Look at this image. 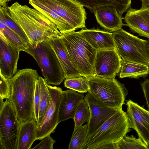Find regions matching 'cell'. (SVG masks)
<instances>
[{
	"instance_id": "28",
	"label": "cell",
	"mask_w": 149,
	"mask_h": 149,
	"mask_svg": "<svg viewBox=\"0 0 149 149\" xmlns=\"http://www.w3.org/2000/svg\"><path fill=\"white\" fill-rule=\"evenodd\" d=\"M87 124L74 130L68 146L69 149H83L88 137Z\"/></svg>"
},
{
	"instance_id": "31",
	"label": "cell",
	"mask_w": 149,
	"mask_h": 149,
	"mask_svg": "<svg viewBox=\"0 0 149 149\" xmlns=\"http://www.w3.org/2000/svg\"><path fill=\"white\" fill-rule=\"evenodd\" d=\"M0 99L2 100L10 98L11 94V85L9 79L6 78L0 73Z\"/></svg>"
},
{
	"instance_id": "2",
	"label": "cell",
	"mask_w": 149,
	"mask_h": 149,
	"mask_svg": "<svg viewBox=\"0 0 149 149\" xmlns=\"http://www.w3.org/2000/svg\"><path fill=\"white\" fill-rule=\"evenodd\" d=\"M37 71L19 70L9 79L11 88L10 98L20 124L33 120L34 100Z\"/></svg>"
},
{
	"instance_id": "30",
	"label": "cell",
	"mask_w": 149,
	"mask_h": 149,
	"mask_svg": "<svg viewBox=\"0 0 149 149\" xmlns=\"http://www.w3.org/2000/svg\"><path fill=\"white\" fill-rule=\"evenodd\" d=\"M90 117L89 108L86 101L84 99L77 107L73 119L74 122V130L88 122Z\"/></svg>"
},
{
	"instance_id": "21",
	"label": "cell",
	"mask_w": 149,
	"mask_h": 149,
	"mask_svg": "<svg viewBox=\"0 0 149 149\" xmlns=\"http://www.w3.org/2000/svg\"><path fill=\"white\" fill-rule=\"evenodd\" d=\"M37 126L33 119L20 124L17 139V149H31L36 140Z\"/></svg>"
},
{
	"instance_id": "27",
	"label": "cell",
	"mask_w": 149,
	"mask_h": 149,
	"mask_svg": "<svg viewBox=\"0 0 149 149\" xmlns=\"http://www.w3.org/2000/svg\"><path fill=\"white\" fill-rule=\"evenodd\" d=\"M117 149H148V146L139 137L133 135H125L115 143Z\"/></svg>"
},
{
	"instance_id": "3",
	"label": "cell",
	"mask_w": 149,
	"mask_h": 149,
	"mask_svg": "<svg viewBox=\"0 0 149 149\" xmlns=\"http://www.w3.org/2000/svg\"><path fill=\"white\" fill-rule=\"evenodd\" d=\"M61 37L73 64L82 75L87 78L96 76L97 50L78 31L63 34Z\"/></svg>"
},
{
	"instance_id": "9",
	"label": "cell",
	"mask_w": 149,
	"mask_h": 149,
	"mask_svg": "<svg viewBox=\"0 0 149 149\" xmlns=\"http://www.w3.org/2000/svg\"><path fill=\"white\" fill-rule=\"evenodd\" d=\"M74 31L86 28L87 13L84 7L74 0H44Z\"/></svg>"
},
{
	"instance_id": "37",
	"label": "cell",
	"mask_w": 149,
	"mask_h": 149,
	"mask_svg": "<svg viewBox=\"0 0 149 149\" xmlns=\"http://www.w3.org/2000/svg\"><path fill=\"white\" fill-rule=\"evenodd\" d=\"M7 0H0V6H3L7 3Z\"/></svg>"
},
{
	"instance_id": "40",
	"label": "cell",
	"mask_w": 149,
	"mask_h": 149,
	"mask_svg": "<svg viewBox=\"0 0 149 149\" xmlns=\"http://www.w3.org/2000/svg\"><path fill=\"white\" fill-rule=\"evenodd\" d=\"M148 149H149V145L148 146Z\"/></svg>"
},
{
	"instance_id": "38",
	"label": "cell",
	"mask_w": 149,
	"mask_h": 149,
	"mask_svg": "<svg viewBox=\"0 0 149 149\" xmlns=\"http://www.w3.org/2000/svg\"><path fill=\"white\" fill-rule=\"evenodd\" d=\"M146 46L147 50L149 56V38L147 40Z\"/></svg>"
},
{
	"instance_id": "35",
	"label": "cell",
	"mask_w": 149,
	"mask_h": 149,
	"mask_svg": "<svg viewBox=\"0 0 149 149\" xmlns=\"http://www.w3.org/2000/svg\"><path fill=\"white\" fill-rule=\"evenodd\" d=\"M117 149L115 143H111L105 144L99 147L97 149Z\"/></svg>"
},
{
	"instance_id": "1",
	"label": "cell",
	"mask_w": 149,
	"mask_h": 149,
	"mask_svg": "<svg viewBox=\"0 0 149 149\" xmlns=\"http://www.w3.org/2000/svg\"><path fill=\"white\" fill-rule=\"evenodd\" d=\"M8 8L12 19L24 31L31 45L47 41L52 37H59L51 32L57 31L56 26L36 9L17 2Z\"/></svg>"
},
{
	"instance_id": "15",
	"label": "cell",
	"mask_w": 149,
	"mask_h": 149,
	"mask_svg": "<svg viewBox=\"0 0 149 149\" xmlns=\"http://www.w3.org/2000/svg\"><path fill=\"white\" fill-rule=\"evenodd\" d=\"M123 19L131 31L149 38V7L142 5L139 9L130 7Z\"/></svg>"
},
{
	"instance_id": "36",
	"label": "cell",
	"mask_w": 149,
	"mask_h": 149,
	"mask_svg": "<svg viewBox=\"0 0 149 149\" xmlns=\"http://www.w3.org/2000/svg\"><path fill=\"white\" fill-rule=\"evenodd\" d=\"M142 5L149 7V0H141Z\"/></svg>"
},
{
	"instance_id": "19",
	"label": "cell",
	"mask_w": 149,
	"mask_h": 149,
	"mask_svg": "<svg viewBox=\"0 0 149 149\" xmlns=\"http://www.w3.org/2000/svg\"><path fill=\"white\" fill-rule=\"evenodd\" d=\"M55 51L64 70L65 79L83 76L73 64L61 37H52L47 40Z\"/></svg>"
},
{
	"instance_id": "26",
	"label": "cell",
	"mask_w": 149,
	"mask_h": 149,
	"mask_svg": "<svg viewBox=\"0 0 149 149\" xmlns=\"http://www.w3.org/2000/svg\"><path fill=\"white\" fill-rule=\"evenodd\" d=\"M0 31L3 33L8 42L20 51H25L28 48L29 45L6 25L1 17H0Z\"/></svg>"
},
{
	"instance_id": "11",
	"label": "cell",
	"mask_w": 149,
	"mask_h": 149,
	"mask_svg": "<svg viewBox=\"0 0 149 149\" xmlns=\"http://www.w3.org/2000/svg\"><path fill=\"white\" fill-rule=\"evenodd\" d=\"M121 59L115 49L97 50L94 65L95 76L115 79L120 70Z\"/></svg>"
},
{
	"instance_id": "29",
	"label": "cell",
	"mask_w": 149,
	"mask_h": 149,
	"mask_svg": "<svg viewBox=\"0 0 149 149\" xmlns=\"http://www.w3.org/2000/svg\"><path fill=\"white\" fill-rule=\"evenodd\" d=\"M64 85L68 88L82 93L87 92L89 88L88 79L84 76L66 78Z\"/></svg>"
},
{
	"instance_id": "34",
	"label": "cell",
	"mask_w": 149,
	"mask_h": 149,
	"mask_svg": "<svg viewBox=\"0 0 149 149\" xmlns=\"http://www.w3.org/2000/svg\"><path fill=\"white\" fill-rule=\"evenodd\" d=\"M141 85L149 111V79H145Z\"/></svg>"
},
{
	"instance_id": "22",
	"label": "cell",
	"mask_w": 149,
	"mask_h": 149,
	"mask_svg": "<svg viewBox=\"0 0 149 149\" xmlns=\"http://www.w3.org/2000/svg\"><path fill=\"white\" fill-rule=\"evenodd\" d=\"M84 7L88 8L92 13L97 8L105 6L115 7L121 15L130 7L132 0H74Z\"/></svg>"
},
{
	"instance_id": "33",
	"label": "cell",
	"mask_w": 149,
	"mask_h": 149,
	"mask_svg": "<svg viewBox=\"0 0 149 149\" xmlns=\"http://www.w3.org/2000/svg\"><path fill=\"white\" fill-rule=\"evenodd\" d=\"M56 141L50 135L42 139L40 142L32 149H53V145Z\"/></svg>"
},
{
	"instance_id": "25",
	"label": "cell",
	"mask_w": 149,
	"mask_h": 149,
	"mask_svg": "<svg viewBox=\"0 0 149 149\" xmlns=\"http://www.w3.org/2000/svg\"><path fill=\"white\" fill-rule=\"evenodd\" d=\"M8 7L7 4L3 6H0V17L9 28L18 35L29 46L31 43L29 38L22 29L13 19Z\"/></svg>"
},
{
	"instance_id": "14",
	"label": "cell",
	"mask_w": 149,
	"mask_h": 149,
	"mask_svg": "<svg viewBox=\"0 0 149 149\" xmlns=\"http://www.w3.org/2000/svg\"><path fill=\"white\" fill-rule=\"evenodd\" d=\"M20 51L6 40L0 37V73L6 78L11 79L17 71Z\"/></svg>"
},
{
	"instance_id": "5",
	"label": "cell",
	"mask_w": 149,
	"mask_h": 149,
	"mask_svg": "<svg viewBox=\"0 0 149 149\" xmlns=\"http://www.w3.org/2000/svg\"><path fill=\"white\" fill-rule=\"evenodd\" d=\"M25 52L36 61L48 84L59 85L65 79L57 55L47 41H42L36 45H30Z\"/></svg>"
},
{
	"instance_id": "23",
	"label": "cell",
	"mask_w": 149,
	"mask_h": 149,
	"mask_svg": "<svg viewBox=\"0 0 149 149\" xmlns=\"http://www.w3.org/2000/svg\"><path fill=\"white\" fill-rule=\"evenodd\" d=\"M120 78L128 77L138 79L146 78L149 74V65L121 59V66L118 74Z\"/></svg>"
},
{
	"instance_id": "8",
	"label": "cell",
	"mask_w": 149,
	"mask_h": 149,
	"mask_svg": "<svg viewBox=\"0 0 149 149\" xmlns=\"http://www.w3.org/2000/svg\"><path fill=\"white\" fill-rule=\"evenodd\" d=\"M20 124L10 99L0 107V149H17Z\"/></svg>"
},
{
	"instance_id": "6",
	"label": "cell",
	"mask_w": 149,
	"mask_h": 149,
	"mask_svg": "<svg viewBox=\"0 0 149 149\" xmlns=\"http://www.w3.org/2000/svg\"><path fill=\"white\" fill-rule=\"evenodd\" d=\"M88 79V90L95 97L109 107L119 110L122 109L128 94L124 84L115 78L110 79L95 76Z\"/></svg>"
},
{
	"instance_id": "39",
	"label": "cell",
	"mask_w": 149,
	"mask_h": 149,
	"mask_svg": "<svg viewBox=\"0 0 149 149\" xmlns=\"http://www.w3.org/2000/svg\"><path fill=\"white\" fill-rule=\"evenodd\" d=\"M12 0H7V2L8 1H11Z\"/></svg>"
},
{
	"instance_id": "24",
	"label": "cell",
	"mask_w": 149,
	"mask_h": 149,
	"mask_svg": "<svg viewBox=\"0 0 149 149\" xmlns=\"http://www.w3.org/2000/svg\"><path fill=\"white\" fill-rule=\"evenodd\" d=\"M38 79L40 86V100L39 118L37 126L44 118L51 101V96L47 87V84L44 78L41 77L39 76Z\"/></svg>"
},
{
	"instance_id": "18",
	"label": "cell",
	"mask_w": 149,
	"mask_h": 149,
	"mask_svg": "<svg viewBox=\"0 0 149 149\" xmlns=\"http://www.w3.org/2000/svg\"><path fill=\"white\" fill-rule=\"evenodd\" d=\"M78 32L97 50L116 49L112 33L94 28H86Z\"/></svg>"
},
{
	"instance_id": "17",
	"label": "cell",
	"mask_w": 149,
	"mask_h": 149,
	"mask_svg": "<svg viewBox=\"0 0 149 149\" xmlns=\"http://www.w3.org/2000/svg\"><path fill=\"white\" fill-rule=\"evenodd\" d=\"M94 13L97 23L105 29L114 32L122 29L123 18L115 7L102 6L97 9Z\"/></svg>"
},
{
	"instance_id": "32",
	"label": "cell",
	"mask_w": 149,
	"mask_h": 149,
	"mask_svg": "<svg viewBox=\"0 0 149 149\" xmlns=\"http://www.w3.org/2000/svg\"><path fill=\"white\" fill-rule=\"evenodd\" d=\"M40 100V86L39 81L37 79L36 83L34 97L33 117V119L37 124L38 123L39 118Z\"/></svg>"
},
{
	"instance_id": "20",
	"label": "cell",
	"mask_w": 149,
	"mask_h": 149,
	"mask_svg": "<svg viewBox=\"0 0 149 149\" xmlns=\"http://www.w3.org/2000/svg\"><path fill=\"white\" fill-rule=\"evenodd\" d=\"M29 4L43 14L57 26L63 34L73 31L67 22L60 16L44 0H29Z\"/></svg>"
},
{
	"instance_id": "4",
	"label": "cell",
	"mask_w": 149,
	"mask_h": 149,
	"mask_svg": "<svg viewBox=\"0 0 149 149\" xmlns=\"http://www.w3.org/2000/svg\"><path fill=\"white\" fill-rule=\"evenodd\" d=\"M130 128L127 112L118 110L88 136L83 149H97L102 145L115 143L132 130Z\"/></svg>"
},
{
	"instance_id": "16",
	"label": "cell",
	"mask_w": 149,
	"mask_h": 149,
	"mask_svg": "<svg viewBox=\"0 0 149 149\" xmlns=\"http://www.w3.org/2000/svg\"><path fill=\"white\" fill-rule=\"evenodd\" d=\"M84 97L83 93L70 89L63 91L59 109L58 123L73 118L77 107Z\"/></svg>"
},
{
	"instance_id": "12",
	"label": "cell",
	"mask_w": 149,
	"mask_h": 149,
	"mask_svg": "<svg viewBox=\"0 0 149 149\" xmlns=\"http://www.w3.org/2000/svg\"><path fill=\"white\" fill-rule=\"evenodd\" d=\"M84 99L88 104L90 112V119L87 124L88 136L96 131L119 109L104 104L89 90Z\"/></svg>"
},
{
	"instance_id": "10",
	"label": "cell",
	"mask_w": 149,
	"mask_h": 149,
	"mask_svg": "<svg viewBox=\"0 0 149 149\" xmlns=\"http://www.w3.org/2000/svg\"><path fill=\"white\" fill-rule=\"evenodd\" d=\"M51 101L46 114L37 126L36 140H41L53 133L58 123V111L63 90L61 88L47 84Z\"/></svg>"
},
{
	"instance_id": "13",
	"label": "cell",
	"mask_w": 149,
	"mask_h": 149,
	"mask_svg": "<svg viewBox=\"0 0 149 149\" xmlns=\"http://www.w3.org/2000/svg\"><path fill=\"white\" fill-rule=\"evenodd\" d=\"M130 127L134 129L148 146L149 145V111L131 100H126Z\"/></svg>"
},
{
	"instance_id": "7",
	"label": "cell",
	"mask_w": 149,
	"mask_h": 149,
	"mask_svg": "<svg viewBox=\"0 0 149 149\" xmlns=\"http://www.w3.org/2000/svg\"><path fill=\"white\" fill-rule=\"evenodd\" d=\"M116 49L124 60L149 65L147 40L140 39L122 29L113 32Z\"/></svg>"
}]
</instances>
